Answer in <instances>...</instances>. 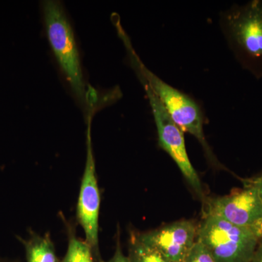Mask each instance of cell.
Wrapping results in <instances>:
<instances>
[{
  "label": "cell",
  "instance_id": "2",
  "mask_svg": "<svg viewBox=\"0 0 262 262\" xmlns=\"http://www.w3.org/2000/svg\"><path fill=\"white\" fill-rule=\"evenodd\" d=\"M41 9L51 51L71 92L87 118V96L91 85L84 80L80 51L70 19L60 1L45 0L41 3Z\"/></svg>",
  "mask_w": 262,
  "mask_h": 262
},
{
  "label": "cell",
  "instance_id": "13",
  "mask_svg": "<svg viewBox=\"0 0 262 262\" xmlns=\"http://www.w3.org/2000/svg\"><path fill=\"white\" fill-rule=\"evenodd\" d=\"M120 229H117L116 249L113 257L106 262H130L128 256H125L122 251L120 239Z\"/></svg>",
  "mask_w": 262,
  "mask_h": 262
},
{
  "label": "cell",
  "instance_id": "12",
  "mask_svg": "<svg viewBox=\"0 0 262 262\" xmlns=\"http://www.w3.org/2000/svg\"><path fill=\"white\" fill-rule=\"evenodd\" d=\"M182 262H217L208 248L196 241Z\"/></svg>",
  "mask_w": 262,
  "mask_h": 262
},
{
  "label": "cell",
  "instance_id": "9",
  "mask_svg": "<svg viewBox=\"0 0 262 262\" xmlns=\"http://www.w3.org/2000/svg\"><path fill=\"white\" fill-rule=\"evenodd\" d=\"M19 241L25 248L27 262H58L49 234L41 236L31 231L28 239L19 238Z\"/></svg>",
  "mask_w": 262,
  "mask_h": 262
},
{
  "label": "cell",
  "instance_id": "3",
  "mask_svg": "<svg viewBox=\"0 0 262 262\" xmlns=\"http://www.w3.org/2000/svg\"><path fill=\"white\" fill-rule=\"evenodd\" d=\"M220 27L239 65L262 79V0L234 5L220 15Z\"/></svg>",
  "mask_w": 262,
  "mask_h": 262
},
{
  "label": "cell",
  "instance_id": "4",
  "mask_svg": "<svg viewBox=\"0 0 262 262\" xmlns=\"http://www.w3.org/2000/svg\"><path fill=\"white\" fill-rule=\"evenodd\" d=\"M217 262H251L258 241L250 229L215 215H206L196 232Z\"/></svg>",
  "mask_w": 262,
  "mask_h": 262
},
{
  "label": "cell",
  "instance_id": "10",
  "mask_svg": "<svg viewBox=\"0 0 262 262\" xmlns=\"http://www.w3.org/2000/svg\"><path fill=\"white\" fill-rule=\"evenodd\" d=\"M130 262H171L159 251L139 238L138 233L131 232L129 241Z\"/></svg>",
  "mask_w": 262,
  "mask_h": 262
},
{
  "label": "cell",
  "instance_id": "8",
  "mask_svg": "<svg viewBox=\"0 0 262 262\" xmlns=\"http://www.w3.org/2000/svg\"><path fill=\"white\" fill-rule=\"evenodd\" d=\"M196 232L194 222L184 220L138 235L170 261L182 262L196 242Z\"/></svg>",
  "mask_w": 262,
  "mask_h": 262
},
{
  "label": "cell",
  "instance_id": "1",
  "mask_svg": "<svg viewBox=\"0 0 262 262\" xmlns=\"http://www.w3.org/2000/svg\"><path fill=\"white\" fill-rule=\"evenodd\" d=\"M119 37L126 49L129 63L139 80L149 84L172 120L181 129L194 136L204 149L207 158L211 163H219L207 142L204 134L205 114L194 98L176 89L160 79L143 63L133 47L130 38L122 28L120 19L114 20Z\"/></svg>",
  "mask_w": 262,
  "mask_h": 262
},
{
  "label": "cell",
  "instance_id": "5",
  "mask_svg": "<svg viewBox=\"0 0 262 262\" xmlns=\"http://www.w3.org/2000/svg\"><path fill=\"white\" fill-rule=\"evenodd\" d=\"M144 88L151 111L157 130L158 144L177 163L188 183L201 199H204V193L201 180L188 156L183 130L174 122L168 112L145 81L139 80Z\"/></svg>",
  "mask_w": 262,
  "mask_h": 262
},
{
  "label": "cell",
  "instance_id": "7",
  "mask_svg": "<svg viewBox=\"0 0 262 262\" xmlns=\"http://www.w3.org/2000/svg\"><path fill=\"white\" fill-rule=\"evenodd\" d=\"M220 217L233 225L250 229L262 219V201L252 179L228 195L207 201L205 215Z\"/></svg>",
  "mask_w": 262,
  "mask_h": 262
},
{
  "label": "cell",
  "instance_id": "6",
  "mask_svg": "<svg viewBox=\"0 0 262 262\" xmlns=\"http://www.w3.org/2000/svg\"><path fill=\"white\" fill-rule=\"evenodd\" d=\"M92 117L87 118V131H86V154L85 166L82 182L80 194L77 206V217L80 225L83 229L85 234V241L92 250L95 261L104 262L101 258L98 241V219H99L101 195L98 185L96 176V162L93 148L92 136H91V123Z\"/></svg>",
  "mask_w": 262,
  "mask_h": 262
},
{
  "label": "cell",
  "instance_id": "11",
  "mask_svg": "<svg viewBox=\"0 0 262 262\" xmlns=\"http://www.w3.org/2000/svg\"><path fill=\"white\" fill-rule=\"evenodd\" d=\"M69 244L61 262H94L92 250L85 241L79 239L70 226H67Z\"/></svg>",
  "mask_w": 262,
  "mask_h": 262
},
{
  "label": "cell",
  "instance_id": "14",
  "mask_svg": "<svg viewBox=\"0 0 262 262\" xmlns=\"http://www.w3.org/2000/svg\"><path fill=\"white\" fill-rule=\"evenodd\" d=\"M251 262H262V241L258 243Z\"/></svg>",
  "mask_w": 262,
  "mask_h": 262
},
{
  "label": "cell",
  "instance_id": "15",
  "mask_svg": "<svg viewBox=\"0 0 262 262\" xmlns=\"http://www.w3.org/2000/svg\"><path fill=\"white\" fill-rule=\"evenodd\" d=\"M252 180L256 188H257L258 194H259L262 201V175L256 177V178L252 179Z\"/></svg>",
  "mask_w": 262,
  "mask_h": 262
}]
</instances>
